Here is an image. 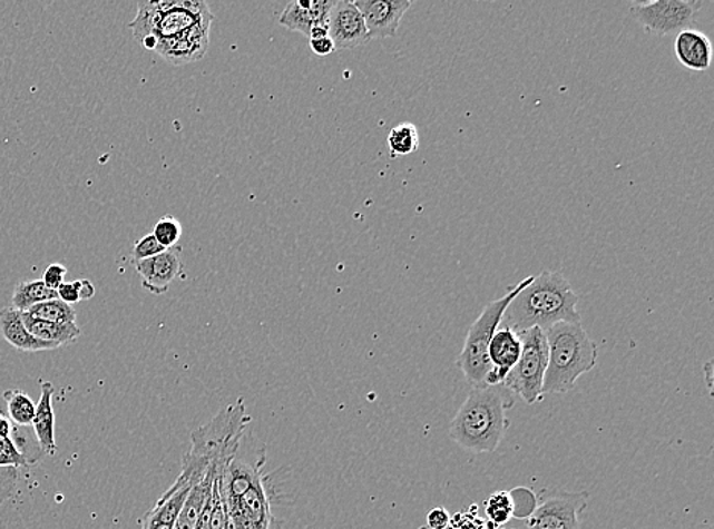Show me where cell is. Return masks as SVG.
Masks as SVG:
<instances>
[{"instance_id":"4316f807","label":"cell","mask_w":714,"mask_h":529,"mask_svg":"<svg viewBox=\"0 0 714 529\" xmlns=\"http://www.w3.org/2000/svg\"><path fill=\"white\" fill-rule=\"evenodd\" d=\"M485 512L489 522L496 525V527L508 523L514 518L515 512L512 494L508 493V491H497L486 500Z\"/></svg>"},{"instance_id":"f35d334b","label":"cell","mask_w":714,"mask_h":529,"mask_svg":"<svg viewBox=\"0 0 714 529\" xmlns=\"http://www.w3.org/2000/svg\"><path fill=\"white\" fill-rule=\"evenodd\" d=\"M157 41L159 40H157L155 36H148L143 40V45L145 48L149 49V51H155Z\"/></svg>"},{"instance_id":"e575fe53","label":"cell","mask_w":714,"mask_h":529,"mask_svg":"<svg viewBox=\"0 0 714 529\" xmlns=\"http://www.w3.org/2000/svg\"><path fill=\"white\" fill-rule=\"evenodd\" d=\"M78 288V295H80V301H89L95 296V285L90 283L89 280H78L75 281Z\"/></svg>"},{"instance_id":"603a6c76","label":"cell","mask_w":714,"mask_h":529,"mask_svg":"<svg viewBox=\"0 0 714 529\" xmlns=\"http://www.w3.org/2000/svg\"><path fill=\"white\" fill-rule=\"evenodd\" d=\"M57 297V291L49 288L41 280L20 281L12 293L11 307L25 313L37 304L47 303Z\"/></svg>"},{"instance_id":"2e32d148","label":"cell","mask_w":714,"mask_h":529,"mask_svg":"<svg viewBox=\"0 0 714 529\" xmlns=\"http://www.w3.org/2000/svg\"><path fill=\"white\" fill-rule=\"evenodd\" d=\"M332 6L334 0H293L282 11L280 23L286 30L309 37L314 27L327 25Z\"/></svg>"},{"instance_id":"4dcf8cb0","label":"cell","mask_w":714,"mask_h":529,"mask_svg":"<svg viewBox=\"0 0 714 529\" xmlns=\"http://www.w3.org/2000/svg\"><path fill=\"white\" fill-rule=\"evenodd\" d=\"M66 274H68V268H66L63 264H51V266H48L47 271H45L41 281H43L49 288H52V291H57V288L65 283Z\"/></svg>"},{"instance_id":"d590c367","label":"cell","mask_w":714,"mask_h":529,"mask_svg":"<svg viewBox=\"0 0 714 529\" xmlns=\"http://www.w3.org/2000/svg\"><path fill=\"white\" fill-rule=\"evenodd\" d=\"M143 529H173L174 527H169V525H165L159 522V520H156L155 518H151V516L145 515L143 519Z\"/></svg>"},{"instance_id":"9c48e42d","label":"cell","mask_w":714,"mask_h":529,"mask_svg":"<svg viewBox=\"0 0 714 529\" xmlns=\"http://www.w3.org/2000/svg\"><path fill=\"white\" fill-rule=\"evenodd\" d=\"M224 506L235 529H272V500L264 474L257 477L243 494Z\"/></svg>"},{"instance_id":"5b68a950","label":"cell","mask_w":714,"mask_h":529,"mask_svg":"<svg viewBox=\"0 0 714 529\" xmlns=\"http://www.w3.org/2000/svg\"><path fill=\"white\" fill-rule=\"evenodd\" d=\"M534 281V276L520 281V283L509 287L505 296L491 301L480 316L477 317L475 324L469 326L468 336L464 339L462 353L458 359L459 370L462 371L464 379L469 384L475 388L486 386V379L491 373V363H489L488 349L491 343L493 334H496L498 326L501 325L503 314L510 301L527 287Z\"/></svg>"},{"instance_id":"f1b7e54d","label":"cell","mask_w":714,"mask_h":529,"mask_svg":"<svg viewBox=\"0 0 714 529\" xmlns=\"http://www.w3.org/2000/svg\"><path fill=\"white\" fill-rule=\"evenodd\" d=\"M19 481L20 473L16 467H3V469H0V507L16 494Z\"/></svg>"},{"instance_id":"ab89813d","label":"cell","mask_w":714,"mask_h":529,"mask_svg":"<svg viewBox=\"0 0 714 529\" xmlns=\"http://www.w3.org/2000/svg\"><path fill=\"white\" fill-rule=\"evenodd\" d=\"M0 415H7V413H6V412H3V409H2V408H0Z\"/></svg>"},{"instance_id":"7c38bea8","label":"cell","mask_w":714,"mask_h":529,"mask_svg":"<svg viewBox=\"0 0 714 529\" xmlns=\"http://www.w3.org/2000/svg\"><path fill=\"white\" fill-rule=\"evenodd\" d=\"M212 22L214 14L203 0H176L169 10L164 12L151 36L157 40L169 39L194 27H211Z\"/></svg>"},{"instance_id":"44dd1931","label":"cell","mask_w":714,"mask_h":529,"mask_svg":"<svg viewBox=\"0 0 714 529\" xmlns=\"http://www.w3.org/2000/svg\"><path fill=\"white\" fill-rule=\"evenodd\" d=\"M22 317L25 326L32 336L39 341L52 343L57 349L68 345L81 336L80 326L77 324H56V322L39 320L28 313H22Z\"/></svg>"},{"instance_id":"1f68e13d","label":"cell","mask_w":714,"mask_h":529,"mask_svg":"<svg viewBox=\"0 0 714 529\" xmlns=\"http://www.w3.org/2000/svg\"><path fill=\"white\" fill-rule=\"evenodd\" d=\"M450 525V515H448L446 508H434L427 516V528L429 529H447Z\"/></svg>"},{"instance_id":"4fadbf2b","label":"cell","mask_w":714,"mask_h":529,"mask_svg":"<svg viewBox=\"0 0 714 529\" xmlns=\"http://www.w3.org/2000/svg\"><path fill=\"white\" fill-rule=\"evenodd\" d=\"M522 342L520 334L510 326L500 325L489 343L488 357L491 373L486 379V386H500L517 362L520 361Z\"/></svg>"},{"instance_id":"836d02e7","label":"cell","mask_w":714,"mask_h":529,"mask_svg":"<svg viewBox=\"0 0 714 529\" xmlns=\"http://www.w3.org/2000/svg\"><path fill=\"white\" fill-rule=\"evenodd\" d=\"M310 47L313 49L315 56L321 57L330 56V53L335 51L334 43H332L330 37H325V39L310 40Z\"/></svg>"},{"instance_id":"8fae6325","label":"cell","mask_w":714,"mask_h":529,"mask_svg":"<svg viewBox=\"0 0 714 529\" xmlns=\"http://www.w3.org/2000/svg\"><path fill=\"white\" fill-rule=\"evenodd\" d=\"M327 31L335 51L363 47L371 40L360 11L349 0L334 2L327 18Z\"/></svg>"},{"instance_id":"e0dca14e","label":"cell","mask_w":714,"mask_h":529,"mask_svg":"<svg viewBox=\"0 0 714 529\" xmlns=\"http://www.w3.org/2000/svg\"><path fill=\"white\" fill-rule=\"evenodd\" d=\"M675 56L684 68L705 72L712 66V41L704 32L691 28L675 37Z\"/></svg>"},{"instance_id":"f546056e","label":"cell","mask_w":714,"mask_h":529,"mask_svg":"<svg viewBox=\"0 0 714 529\" xmlns=\"http://www.w3.org/2000/svg\"><path fill=\"white\" fill-rule=\"evenodd\" d=\"M165 247L157 242L155 235L148 234L145 237L138 239L133 247V259L136 262H143V259L151 258L165 252Z\"/></svg>"},{"instance_id":"d6986e66","label":"cell","mask_w":714,"mask_h":529,"mask_svg":"<svg viewBox=\"0 0 714 529\" xmlns=\"http://www.w3.org/2000/svg\"><path fill=\"white\" fill-rule=\"evenodd\" d=\"M41 395L39 403L36 408L35 421H32V429L37 442H39L40 450L45 454H56V415H53L52 396L53 384L51 382H41Z\"/></svg>"},{"instance_id":"74e56055","label":"cell","mask_w":714,"mask_h":529,"mask_svg":"<svg viewBox=\"0 0 714 529\" xmlns=\"http://www.w3.org/2000/svg\"><path fill=\"white\" fill-rule=\"evenodd\" d=\"M310 40L325 39L330 37V31H327V25H319L310 31Z\"/></svg>"},{"instance_id":"5bb4252c","label":"cell","mask_w":714,"mask_h":529,"mask_svg":"<svg viewBox=\"0 0 714 529\" xmlns=\"http://www.w3.org/2000/svg\"><path fill=\"white\" fill-rule=\"evenodd\" d=\"M209 31L211 27L190 28L180 35L157 41L155 52L174 66L194 63L205 57Z\"/></svg>"},{"instance_id":"7402d4cb","label":"cell","mask_w":714,"mask_h":529,"mask_svg":"<svg viewBox=\"0 0 714 529\" xmlns=\"http://www.w3.org/2000/svg\"><path fill=\"white\" fill-rule=\"evenodd\" d=\"M176 3V0H139L138 14L130 23L133 36L136 40L143 41L145 37L151 36L157 22L165 11H168Z\"/></svg>"},{"instance_id":"d4e9b609","label":"cell","mask_w":714,"mask_h":529,"mask_svg":"<svg viewBox=\"0 0 714 529\" xmlns=\"http://www.w3.org/2000/svg\"><path fill=\"white\" fill-rule=\"evenodd\" d=\"M419 143L421 139H419L418 127L412 123H402L393 127L388 136L390 155L393 157L412 155L418 150Z\"/></svg>"},{"instance_id":"83f0119b","label":"cell","mask_w":714,"mask_h":529,"mask_svg":"<svg viewBox=\"0 0 714 529\" xmlns=\"http://www.w3.org/2000/svg\"><path fill=\"white\" fill-rule=\"evenodd\" d=\"M182 234H184V227L174 216L160 217L159 222L156 223L155 231H153V235L165 249L176 247Z\"/></svg>"},{"instance_id":"6da1fadb","label":"cell","mask_w":714,"mask_h":529,"mask_svg":"<svg viewBox=\"0 0 714 529\" xmlns=\"http://www.w3.org/2000/svg\"><path fill=\"white\" fill-rule=\"evenodd\" d=\"M579 295L560 272H542L510 301L501 325L515 332L539 329L547 332L559 322H580Z\"/></svg>"},{"instance_id":"8d00e7d4","label":"cell","mask_w":714,"mask_h":529,"mask_svg":"<svg viewBox=\"0 0 714 529\" xmlns=\"http://www.w3.org/2000/svg\"><path fill=\"white\" fill-rule=\"evenodd\" d=\"M12 423L7 415H0V438H11Z\"/></svg>"},{"instance_id":"d6a6232c","label":"cell","mask_w":714,"mask_h":529,"mask_svg":"<svg viewBox=\"0 0 714 529\" xmlns=\"http://www.w3.org/2000/svg\"><path fill=\"white\" fill-rule=\"evenodd\" d=\"M58 300L63 301L65 304L75 305L80 303V295H78L77 284L65 283L57 288Z\"/></svg>"},{"instance_id":"ac0fdd59","label":"cell","mask_w":714,"mask_h":529,"mask_svg":"<svg viewBox=\"0 0 714 529\" xmlns=\"http://www.w3.org/2000/svg\"><path fill=\"white\" fill-rule=\"evenodd\" d=\"M0 334L16 350L27 351V353L57 350L52 343L39 341L32 336L25 326L22 312L11 305L0 310Z\"/></svg>"},{"instance_id":"7a4b0ae2","label":"cell","mask_w":714,"mask_h":529,"mask_svg":"<svg viewBox=\"0 0 714 529\" xmlns=\"http://www.w3.org/2000/svg\"><path fill=\"white\" fill-rule=\"evenodd\" d=\"M512 406L514 396L503 384L475 388L451 421V440L471 452H496L509 428L506 411Z\"/></svg>"},{"instance_id":"ba28073f","label":"cell","mask_w":714,"mask_h":529,"mask_svg":"<svg viewBox=\"0 0 714 529\" xmlns=\"http://www.w3.org/2000/svg\"><path fill=\"white\" fill-rule=\"evenodd\" d=\"M588 507V493L549 491L527 518V529H580V515Z\"/></svg>"},{"instance_id":"277c9868","label":"cell","mask_w":714,"mask_h":529,"mask_svg":"<svg viewBox=\"0 0 714 529\" xmlns=\"http://www.w3.org/2000/svg\"><path fill=\"white\" fill-rule=\"evenodd\" d=\"M544 333L549 349L544 395L566 394L573 391L577 379L595 370L596 343L589 339L580 322H559Z\"/></svg>"},{"instance_id":"9a60e30c","label":"cell","mask_w":714,"mask_h":529,"mask_svg":"<svg viewBox=\"0 0 714 529\" xmlns=\"http://www.w3.org/2000/svg\"><path fill=\"white\" fill-rule=\"evenodd\" d=\"M180 252L182 247L176 246L151 258L136 262L135 268L143 278L144 288L153 295H164L168 292L169 285L182 274Z\"/></svg>"},{"instance_id":"30bf717a","label":"cell","mask_w":714,"mask_h":529,"mask_svg":"<svg viewBox=\"0 0 714 529\" xmlns=\"http://www.w3.org/2000/svg\"><path fill=\"white\" fill-rule=\"evenodd\" d=\"M354 6L364 20L369 39H389L397 36L412 0H355Z\"/></svg>"},{"instance_id":"3957f363","label":"cell","mask_w":714,"mask_h":529,"mask_svg":"<svg viewBox=\"0 0 714 529\" xmlns=\"http://www.w3.org/2000/svg\"><path fill=\"white\" fill-rule=\"evenodd\" d=\"M248 423L251 417L247 415L243 400L222 409L209 423L193 433V445L185 454L184 466L200 478H205L211 469L222 474L224 467L238 452Z\"/></svg>"},{"instance_id":"cb8c5ba5","label":"cell","mask_w":714,"mask_h":529,"mask_svg":"<svg viewBox=\"0 0 714 529\" xmlns=\"http://www.w3.org/2000/svg\"><path fill=\"white\" fill-rule=\"evenodd\" d=\"M3 400H6L7 417L11 423L18 424L20 428L32 425L37 404L31 396L20 390H8L3 392Z\"/></svg>"},{"instance_id":"8992f818","label":"cell","mask_w":714,"mask_h":529,"mask_svg":"<svg viewBox=\"0 0 714 529\" xmlns=\"http://www.w3.org/2000/svg\"><path fill=\"white\" fill-rule=\"evenodd\" d=\"M522 342L520 361L510 371L503 382L510 394L520 396L527 404H537L544 399V379H546L547 349L546 333L539 329L518 332Z\"/></svg>"},{"instance_id":"ffe728a7","label":"cell","mask_w":714,"mask_h":529,"mask_svg":"<svg viewBox=\"0 0 714 529\" xmlns=\"http://www.w3.org/2000/svg\"><path fill=\"white\" fill-rule=\"evenodd\" d=\"M194 486V479L186 474L185 471H180L172 489L162 496L159 502L156 503L153 510L148 511V515L162 523L174 527Z\"/></svg>"},{"instance_id":"484cf974","label":"cell","mask_w":714,"mask_h":529,"mask_svg":"<svg viewBox=\"0 0 714 529\" xmlns=\"http://www.w3.org/2000/svg\"><path fill=\"white\" fill-rule=\"evenodd\" d=\"M31 316L39 317V320L56 322V324H77V312L72 305L65 304L63 301L51 300L47 303L35 305L28 312Z\"/></svg>"},{"instance_id":"52a82bcc","label":"cell","mask_w":714,"mask_h":529,"mask_svg":"<svg viewBox=\"0 0 714 529\" xmlns=\"http://www.w3.org/2000/svg\"><path fill=\"white\" fill-rule=\"evenodd\" d=\"M703 6L700 0H652L633 3L630 12L649 35L678 36L679 32L691 30Z\"/></svg>"},{"instance_id":"60d3db41","label":"cell","mask_w":714,"mask_h":529,"mask_svg":"<svg viewBox=\"0 0 714 529\" xmlns=\"http://www.w3.org/2000/svg\"><path fill=\"white\" fill-rule=\"evenodd\" d=\"M419 529H429V528H427V527H422V528H419Z\"/></svg>"}]
</instances>
